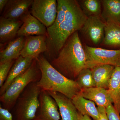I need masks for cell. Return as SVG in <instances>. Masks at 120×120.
I'll list each match as a JSON object with an SVG mask.
<instances>
[{"label":"cell","mask_w":120,"mask_h":120,"mask_svg":"<svg viewBox=\"0 0 120 120\" xmlns=\"http://www.w3.org/2000/svg\"><path fill=\"white\" fill-rule=\"evenodd\" d=\"M15 60L0 63V87L3 86L7 79Z\"/></svg>","instance_id":"25"},{"label":"cell","mask_w":120,"mask_h":120,"mask_svg":"<svg viewBox=\"0 0 120 120\" xmlns=\"http://www.w3.org/2000/svg\"><path fill=\"white\" fill-rule=\"evenodd\" d=\"M86 57V68H92L99 65L109 64L120 67V49L109 50L91 47H84Z\"/></svg>","instance_id":"6"},{"label":"cell","mask_w":120,"mask_h":120,"mask_svg":"<svg viewBox=\"0 0 120 120\" xmlns=\"http://www.w3.org/2000/svg\"><path fill=\"white\" fill-rule=\"evenodd\" d=\"M23 24L18 31L17 37L34 35L47 36V29L42 23L28 12L22 17Z\"/></svg>","instance_id":"11"},{"label":"cell","mask_w":120,"mask_h":120,"mask_svg":"<svg viewBox=\"0 0 120 120\" xmlns=\"http://www.w3.org/2000/svg\"><path fill=\"white\" fill-rule=\"evenodd\" d=\"M57 8V1L56 0H34L30 13L47 28L55 22Z\"/></svg>","instance_id":"7"},{"label":"cell","mask_w":120,"mask_h":120,"mask_svg":"<svg viewBox=\"0 0 120 120\" xmlns=\"http://www.w3.org/2000/svg\"><path fill=\"white\" fill-rule=\"evenodd\" d=\"M23 24L21 19H11L0 17V42L8 43L16 38Z\"/></svg>","instance_id":"14"},{"label":"cell","mask_w":120,"mask_h":120,"mask_svg":"<svg viewBox=\"0 0 120 120\" xmlns=\"http://www.w3.org/2000/svg\"><path fill=\"white\" fill-rule=\"evenodd\" d=\"M75 81L82 90L95 87L90 69L86 68L82 70Z\"/></svg>","instance_id":"24"},{"label":"cell","mask_w":120,"mask_h":120,"mask_svg":"<svg viewBox=\"0 0 120 120\" xmlns=\"http://www.w3.org/2000/svg\"><path fill=\"white\" fill-rule=\"evenodd\" d=\"M47 36L45 35L26 37L21 56L36 58L41 54L45 52L47 50Z\"/></svg>","instance_id":"10"},{"label":"cell","mask_w":120,"mask_h":120,"mask_svg":"<svg viewBox=\"0 0 120 120\" xmlns=\"http://www.w3.org/2000/svg\"><path fill=\"white\" fill-rule=\"evenodd\" d=\"M101 17L106 24L120 26V0H102Z\"/></svg>","instance_id":"16"},{"label":"cell","mask_w":120,"mask_h":120,"mask_svg":"<svg viewBox=\"0 0 120 120\" xmlns=\"http://www.w3.org/2000/svg\"><path fill=\"white\" fill-rule=\"evenodd\" d=\"M79 94L84 98L94 102L98 107L106 108L112 103L108 90L105 88L95 87L82 89Z\"/></svg>","instance_id":"17"},{"label":"cell","mask_w":120,"mask_h":120,"mask_svg":"<svg viewBox=\"0 0 120 120\" xmlns=\"http://www.w3.org/2000/svg\"><path fill=\"white\" fill-rule=\"evenodd\" d=\"M57 15L55 22L47 28V50L45 56L50 61L57 56L67 39L80 30L88 17L78 1L57 0Z\"/></svg>","instance_id":"1"},{"label":"cell","mask_w":120,"mask_h":120,"mask_svg":"<svg viewBox=\"0 0 120 120\" xmlns=\"http://www.w3.org/2000/svg\"><path fill=\"white\" fill-rule=\"evenodd\" d=\"M26 37H17L7 43L6 46L1 49L0 63L16 60L21 56L24 46Z\"/></svg>","instance_id":"18"},{"label":"cell","mask_w":120,"mask_h":120,"mask_svg":"<svg viewBox=\"0 0 120 120\" xmlns=\"http://www.w3.org/2000/svg\"><path fill=\"white\" fill-rule=\"evenodd\" d=\"M9 110L0 105V120H13L12 114Z\"/></svg>","instance_id":"27"},{"label":"cell","mask_w":120,"mask_h":120,"mask_svg":"<svg viewBox=\"0 0 120 120\" xmlns=\"http://www.w3.org/2000/svg\"><path fill=\"white\" fill-rule=\"evenodd\" d=\"M47 91L56 102L61 120H78V112L71 99L59 92Z\"/></svg>","instance_id":"12"},{"label":"cell","mask_w":120,"mask_h":120,"mask_svg":"<svg viewBox=\"0 0 120 120\" xmlns=\"http://www.w3.org/2000/svg\"><path fill=\"white\" fill-rule=\"evenodd\" d=\"M115 67L109 64L99 65L90 69L96 87L108 89Z\"/></svg>","instance_id":"19"},{"label":"cell","mask_w":120,"mask_h":120,"mask_svg":"<svg viewBox=\"0 0 120 120\" xmlns=\"http://www.w3.org/2000/svg\"><path fill=\"white\" fill-rule=\"evenodd\" d=\"M71 100L78 112L91 117L94 120H98L99 112L94 102L84 98L79 93Z\"/></svg>","instance_id":"20"},{"label":"cell","mask_w":120,"mask_h":120,"mask_svg":"<svg viewBox=\"0 0 120 120\" xmlns=\"http://www.w3.org/2000/svg\"><path fill=\"white\" fill-rule=\"evenodd\" d=\"M41 76V71L35 58L29 68L15 79L0 95V101L3 107L11 110L26 87L31 83L38 82Z\"/></svg>","instance_id":"4"},{"label":"cell","mask_w":120,"mask_h":120,"mask_svg":"<svg viewBox=\"0 0 120 120\" xmlns=\"http://www.w3.org/2000/svg\"><path fill=\"white\" fill-rule=\"evenodd\" d=\"M36 59L41 72L37 84L41 90L59 92L71 99L80 92L82 89L77 82L60 73L42 54Z\"/></svg>","instance_id":"3"},{"label":"cell","mask_w":120,"mask_h":120,"mask_svg":"<svg viewBox=\"0 0 120 120\" xmlns=\"http://www.w3.org/2000/svg\"><path fill=\"white\" fill-rule=\"evenodd\" d=\"M8 1V0H0V13L1 15Z\"/></svg>","instance_id":"29"},{"label":"cell","mask_w":120,"mask_h":120,"mask_svg":"<svg viewBox=\"0 0 120 120\" xmlns=\"http://www.w3.org/2000/svg\"><path fill=\"white\" fill-rule=\"evenodd\" d=\"M99 113V118L98 120H109L106 112L105 108L98 107Z\"/></svg>","instance_id":"28"},{"label":"cell","mask_w":120,"mask_h":120,"mask_svg":"<svg viewBox=\"0 0 120 120\" xmlns=\"http://www.w3.org/2000/svg\"><path fill=\"white\" fill-rule=\"evenodd\" d=\"M106 112L109 120H120V114L116 110L112 104L105 108Z\"/></svg>","instance_id":"26"},{"label":"cell","mask_w":120,"mask_h":120,"mask_svg":"<svg viewBox=\"0 0 120 120\" xmlns=\"http://www.w3.org/2000/svg\"><path fill=\"white\" fill-rule=\"evenodd\" d=\"M39 99L40 107L34 120H60L57 104L47 91L41 90Z\"/></svg>","instance_id":"9"},{"label":"cell","mask_w":120,"mask_h":120,"mask_svg":"<svg viewBox=\"0 0 120 120\" xmlns=\"http://www.w3.org/2000/svg\"><path fill=\"white\" fill-rule=\"evenodd\" d=\"M34 0H8L1 14L6 19H21L29 12Z\"/></svg>","instance_id":"13"},{"label":"cell","mask_w":120,"mask_h":120,"mask_svg":"<svg viewBox=\"0 0 120 120\" xmlns=\"http://www.w3.org/2000/svg\"><path fill=\"white\" fill-rule=\"evenodd\" d=\"M78 120H92L90 117L87 115H83L78 112Z\"/></svg>","instance_id":"30"},{"label":"cell","mask_w":120,"mask_h":120,"mask_svg":"<svg viewBox=\"0 0 120 120\" xmlns=\"http://www.w3.org/2000/svg\"><path fill=\"white\" fill-rule=\"evenodd\" d=\"M37 82L30 84L18 98L15 120H34L36 118L40 107L39 96L41 91Z\"/></svg>","instance_id":"5"},{"label":"cell","mask_w":120,"mask_h":120,"mask_svg":"<svg viewBox=\"0 0 120 120\" xmlns=\"http://www.w3.org/2000/svg\"><path fill=\"white\" fill-rule=\"evenodd\" d=\"M107 90L113 106L120 114V67L114 68Z\"/></svg>","instance_id":"21"},{"label":"cell","mask_w":120,"mask_h":120,"mask_svg":"<svg viewBox=\"0 0 120 120\" xmlns=\"http://www.w3.org/2000/svg\"><path fill=\"white\" fill-rule=\"evenodd\" d=\"M82 11L87 17L101 16L102 5L99 0H81L78 1Z\"/></svg>","instance_id":"23"},{"label":"cell","mask_w":120,"mask_h":120,"mask_svg":"<svg viewBox=\"0 0 120 120\" xmlns=\"http://www.w3.org/2000/svg\"><path fill=\"white\" fill-rule=\"evenodd\" d=\"M106 24L101 16L88 17L80 30L85 38L95 45L102 43Z\"/></svg>","instance_id":"8"},{"label":"cell","mask_w":120,"mask_h":120,"mask_svg":"<svg viewBox=\"0 0 120 120\" xmlns=\"http://www.w3.org/2000/svg\"><path fill=\"white\" fill-rule=\"evenodd\" d=\"M58 71L69 79L75 80L86 68V57L78 31L67 39L57 56L49 61Z\"/></svg>","instance_id":"2"},{"label":"cell","mask_w":120,"mask_h":120,"mask_svg":"<svg viewBox=\"0 0 120 120\" xmlns=\"http://www.w3.org/2000/svg\"><path fill=\"white\" fill-rule=\"evenodd\" d=\"M102 44L109 47H120V26L114 24H106Z\"/></svg>","instance_id":"22"},{"label":"cell","mask_w":120,"mask_h":120,"mask_svg":"<svg viewBox=\"0 0 120 120\" xmlns=\"http://www.w3.org/2000/svg\"><path fill=\"white\" fill-rule=\"evenodd\" d=\"M35 58L23 57L20 56L15 60L12 67L7 79L0 89V95H2L13 80L22 75L31 65Z\"/></svg>","instance_id":"15"}]
</instances>
